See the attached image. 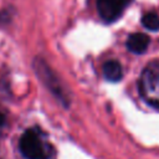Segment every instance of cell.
<instances>
[{
    "label": "cell",
    "instance_id": "1",
    "mask_svg": "<svg viewBox=\"0 0 159 159\" xmlns=\"http://www.w3.org/2000/svg\"><path fill=\"white\" fill-rule=\"evenodd\" d=\"M19 148L25 159H50L52 157V147L37 128L25 130L20 138Z\"/></svg>",
    "mask_w": 159,
    "mask_h": 159
},
{
    "label": "cell",
    "instance_id": "2",
    "mask_svg": "<svg viewBox=\"0 0 159 159\" xmlns=\"http://www.w3.org/2000/svg\"><path fill=\"white\" fill-rule=\"evenodd\" d=\"M32 65H34V70H35L37 77L42 81V83L47 87V89L57 98V101L62 106L68 107L70 99H68V97H67V94H66V92H65L58 77L52 71V68L48 66V63L42 57L37 56V57H35Z\"/></svg>",
    "mask_w": 159,
    "mask_h": 159
},
{
    "label": "cell",
    "instance_id": "3",
    "mask_svg": "<svg viewBox=\"0 0 159 159\" xmlns=\"http://www.w3.org/2000/svg\"><path fill=\"white\" fill-rule=\"evenodd\" d=\"M139 91L149 104L159 107V60L150 62L143 71L139 81Z\"/></svg>",
    "mask_w": 159,
    "mask_h": 159
},
{
    "label": "cell",
    "instance_id": "4",
    "mask_svg": "<svg viewBox=\"0 0 159 159\" xmlns=\"http://www.w3.org/2000/svg\"><path fill=\"white\" fill-rule=\"evenodd\" d=\"M130 0H97V10L106 22L116 21L125 10Z\"/></svg>",
    "mask_w": 159,
    "mask_h": 159
},
{
    "label": "cell",
    "instance_id": "5",
    "mask_svg": "<svg viewBox=\"0 0 159 159\" xmlns=\"http://www.w3.org/2000/svg\"><path fill=\"white\" fill-rule=\"evenodd\" d=\"M150 43V39L148 35L143 34V32H135V34H130L127 39V48L135 53V55H140L143 52L147 51L148 46Z\"/></svg>",
    "mask_w": 159,
    "mask_h": 159
},
{
    "label": "cell",
    "instance_id": "6",
    "mask_svg": "<svg viewBox=\"0 0 159 159\" xmlns=\"http://www.w3.org/2000/svg\"><path fill=\"white\" fill-rule=\"evenodd\" d=\"M103 76L107 81L109 82H118L122 80L123 77V70H122V66L118 61L116 60H109V61H106L104 65H103Z\"/></svg>",
    "mask_w": 159,
    "mask_h": 159
},
{
    "label": "cell",
    "instance_id": "7",
    "mask_svg": "<svg viewBox=\"0 0 159 159\" xmlns=\"http://www.w3.org/2000/svg\"><path fill=\"white\" fill-rule=\"evenodd\" d=\"M142 25L150 30V31H158L159 30V16L157 12L149 11L147 14L143 15L142 17Z\"/></svg>",
    "mask_w": 159,
    "mask_h": 159
},
{
    "label": "cell",
    "instance_id": "8",
    "mask_svg": "<svg viewBox=\"0 0 159 159\" xmlns=\"http://www.w3.org/2000/svg\"><path fill=\"white\" fill-rule=\"evenodd\" d=\"M5 123H6V118H5V116L2 113H0V130L4 128Z\"/></svg>",
    "mask_w": 159,
    "mask_h": 159
}]
</instances>
